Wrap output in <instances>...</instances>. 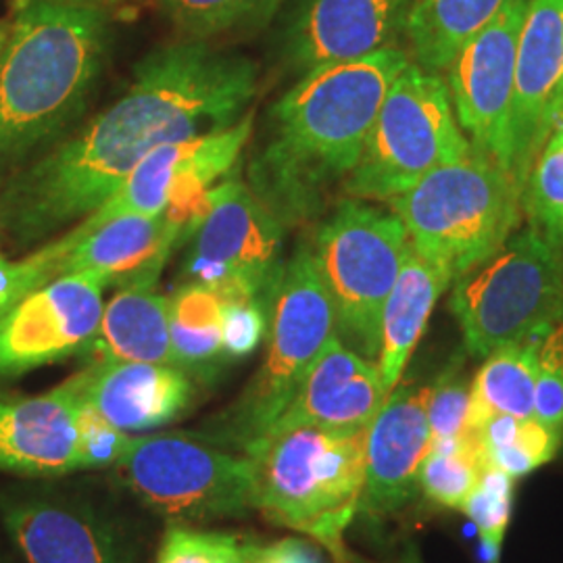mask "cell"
Here are the masks:
<instances>
[{"mask_svg": "<svg viewBox=\"0 0 563 563\" xmlns=\"http://www.w3.org/2000/svg\"><path fill=\"white\" fill-rule=\"evenodd\" d=\"M257 65L205 42L148 53L125 95L0 188V232L18 249L95 213L157 146L220 132L257 95Z\"/></svg>", "mask_w": 563, "mask_h": 563, "instance_id": "1", "label": "cell"}, {"mask_svg": "<svg viewBox=\"0 0 563 563\" xmlns=\"http://www.w3.org/2000/svg\"><path fill=\"white\" fill-rule=\"evenodd\" d=\"M411 63L399 46L316 67L274 102L246 186L284 225L316 218L362 157L393 81Z\"/></svg>", "mask_w": 563, "mask_h": 563, "instance_id": "2", "label": "cell"}, {"mask_svg": "<svg viewBox=\"0 0 563 563\" xmlns=\"http://www.w3.org/2000/svg\"><path fill=\"white\" fill-rule=\"evenodd\" d=\"M107 48L104 9L15 0L0 53V167L23 162L80 118Z\"/></svg>", "mask_w": 563, "mask_h": 563, "instance_id": "3", "label": "cell"}, {"mask_svg": "<svg viewBox=\"0 0 563 563\" xmlns=\"http://www.w3.org/2000/svg\"><path fill=\"white\" fill-rule=\"evenodd\" d=\"M367 428L272 430L242 453L255 467L257 509L349 563L344 532L360 514Z\"/></svg>", "mask_w": 563, "mask_h": 563, "instance_id": "4", "label": "cell"}, {"mask_svg": "<svg viewBox=\"0 0 563 563\" xmlns=\"http://www.w3.org/2000/svg\"><path fill=\"white\" fill-rule=\"evenodd\" d=\"M411 249L451 282L495 255L522 220V188L490 157L472 151L386 202Z\"/></svg>", "mask_w": 563, "mask_h": 563, "instance_id": "5", "label": "cell"}, {"mask_svg": "<svg viewBox=\"0 0 563 563\" xmlns=\"http://www.w3.org/2000/svg\"><path fill=\"white\" fill-rule=\"evenodd\" d=\"M311 244L342 344L378 362L384 302L411 242L399 216L369 201L346 199L320 223Z\"/></svg>", "mask_w": 563, "mask_h": 563, "instance_id": "6", "label": "cell"}, {"mask_svg": "<svg viewBox=\"0 0 563 563\" xmlns=\"http://www.w3.org/2000/svg\"><path fill=\"white\" fill-rule=\"evenodd\" d=\"M451 313L465 351H493L541 334L563 318V249L528 225L486 262L453 282Z\"/></svg>", "mask_w": 563, "mask_h": 563, "instance_id": "7", "label": "cell"}, {"mask_svg": "<svg viewBox=\"0 0 563 563\" xmlns=\"http://www.w3.org/2000/svg\"><path fill=\"white\" fill-rule=\"evenodd\" d=\"M441 74L409 63L393 81L362 157L342 190L351 199L388 202L423 176L472 153Z\"/></svg>", "mask_w": 563, "mask_h": 563, "instance_id": "8", "label": "cell"}, {"mask_svg": "<svg viewBox=\"0 0 563 563\" xmlns=\"http://www.w3.org/2000/svg\"><path fill=\"white\" fill-rule=\"evenodd\" d=\"M336 334L311 244L284 263L267 325V353L241 399L223 416L218 439L244 451L278 422L323 346Z\"/></svg>", "mask_w": 563, "mask_h": 563, "instance_id": "9", "label": "cell"}, {"mask_svg": "<svg viewBox=\"0 0 563 563\" xmlns=\"http://www.w3.org/2000/svg\"><path fill=\"white\" fill-rule=\"evenodd\" d=\"M115 470L142 504L174 522H207L257 509L251 457L192 437H132Z\"/></svg>", "mask_w": 563, "mask_h": 563, "instance_id": "10", "label": "cell"}, {"mask_svg": "<svg viewBox=\"0 0 563 563\" xmlns=\"http://www.w3.org/2000/svg\"><path fill=\"white\" fill-rule=\"evenodd\" d=\"M209 213L192 234L186 276L223 301H257L272 309L280 282L282 225L251 188L228 180L209 190Z\"/></svg>", "mask_w": 563, "mask_h": 563, "instance_id": "11", "label": "cell"}, {"mask_svg": "<svg viewBox=\"0 0 563 563\" xmlns=\"http://www.w3.org/2000/svg\"><path fill=\"white\" fill-rule=\"evenodd\" d=\"M563 109V0H528L499 165L523 188Z\"/></svg>", "mask_w": 563, "mask_h": 563, "instance_id": "12", "label": "cell"}, {"mask_svg": "<svg viewBox=\"0 0 563 563\" xmlns=\"http://www.w3.org/2000/svg\"><path fill=\"white\" fill-rule=\"evenodd\" d=\"M528 0H505L499 13L463 44L446 67L457 123L481 155L501 162L514 97L516 55Z\"/></svg>", "mask_w": 563, "mask_h": 563, "instance_id": "13", "label": "cell"}, {"mask_svg": "<svg viewBox=\"0 0 563 563\" xmlns=\"http://www.w3.org/2000/svg\"><path fill=\"white\" fill-rule=\"evenodd\" d=\"M107 286L84 274L46 282L0 313V378L81 353L97 332Z\"/></svg>", "mask_w": 563, "mask_h": 563, "instance_id": "14", "label": "cell"}, {"mask_svg": "<svg viewBox=\"0 0 563 563\" xmlns=\"http://www.w3.org/2000/svg\"><path fill=\"white\" fill-rule=\"evenodd\" d=\"M413 0H295L276 38L278 59L292 76L360 59L402 36Z\"/></svg>", "mask_w": 563, "mask_h": 563, "instance_id": "15", "label": "cell"}, {"mask_svg": "<svg viewBox=\"0 0 563 563\" xmlns=\"http://www.w3.org/2000/svg\"><path fill=\"white\" fill-rule=\"evenodd\" d=\"M180 230L165 213L123 216L99 228H74L59 241L38 249L53 280L84 274L104 286L155 288Z\"/></svg>", "mask_w": 563, "mask_h": 563, "instance_id": "16", "label": "cell"}, {"mask_svg": "<svg viewBox=\"0 0 563 563\" xmlns=\"http://www.w3.org/2000/svg\"><path fill=\"white\" fill-rule=\"evenodd\" d=\"M428 395L430 386L399 383L369 423L360 511L393 516L420 490V467L432 443Z\"/></svg>", "mask_w": 563, "mask_h": 563, "instance_id": "17", "label": "cell"}, {"mask_svg": "<svg viewBox=\"0 0 563 563\" xmlns=\"http://www.w3.org/2000/svg\"><path fill=\"white\" fill-rule=\"evenodd\" d=\"M67 386L128 434L174 422L197 393L190 374L169 363H88Z\"/></svg>", "mask_w": 563, "mask_h": 563, "instance_id": "18", "label": "cell"}, {"mask_svg": "<svg viewBox=\"0 0 563 563\" xmlns=\"http://www.w3.org/2000/svg\"><path fill=\"white\" fill-rule=\"evenodd\" d=\"M386 397L376 362L365 360L334 334L269 432L301 426L325 430L367 428Z\"/></svg>", "mask_w": 563, "mask_h": 563, "instance_id": "19", "label": "cell"}, {"mask_svg": "<svg viewBox=\"0 0 563 563\" xmlns=\"http://www.w3.org/2000/svg\"><path fill=\"white\" fill-rule=\"evenodd\" d=\"M78 409L67 383L38 397H0V470L21 476L84 470Z\"/></svg>", "mask_w": 563, "mask_h": 563, "instance_id": "20", "label": "cell"}, {"mask_svg": "<svg viewBox=\"0 0 563 563\" xmlns=\"http://www.w3.org/2000/svg\"><path fill=\"white\" fill-rule=\"evenodd\" d=\"M2 518L27 563H128L113 530L80 505L25 499Z\"/></svg>", "mask_w": 563, "mask_h": 563, "instance_id": "21", "label": "cell"}, {"mask_svg": "<svg viewBox=\"0 0 563 563\" xmlns=\"http://www.w3.org/2000/svg\"><path fill=\"white\" fill-rule=\"evenodd\" d=\"M88 363H169V299L155 288H120L102 307L101 322L81 351Z\"/></svg>", "mask_w": 563, "mask_h": 563, "instance_id": "22", "label": "cell"}, {"mask_svg": "<svg viewBox=\"0 0 563 563\" xmlns=\"http://www.w3.org/2000/svg\"><path fill=\"white\" fill-rule=\"evenodd\" d=\"M451 284L453 282L443 269L423 262L413 253V249L409 251L397 282L384 302L380 353L376 365L388 395L401 383L409 357L422 339L437 302Z\"/></svg>", "mask_w": 563, "mask_h": 563, "instance_id": "23", "label": "cell"}, {"mask_svg": "<svg viewBox=\"0 0 563 563\" xmlns=\"http://www.w3.org/2000/svg\"><path fill=\"white\" fill-rule=\"evenodd\" d=\"M505 0H413L402 25L409 59L443 74L465 42L493 20Z\"/></svg>", "mask_w": 563, "mask_h": 563, "instance_id": "24", "label": "cell"}, {"mask_svg": "<svg viewBox=\"0 0 563 563\" xmlns=\"http://www.w3.org/2000/svg\"><path fill=\"white\" fill-rule=\"evenodd\" d=\"M541 334L501 346L484 357L474 383L470 384V430H481L495 416H534Z\"/></svg>", "mask_w": 563, "mask_h": 563, "instance_id": "25", "label": "cell"}, {"mask_svg": "<svg viewBox=\"0 0 563 563\" xmlns=\"http://www.w3.org/2000/svg\"><path fill=\"white\" fill-rule=\"evenodd\" d=\"M222 311V297L197 282H188L169 299L172 355L186 374L207 376L225 363Z\"/></svg>", "mask_w": 563, "mask_h": 563, "instance_id": "26", "label": "cell"}, {"mask_svg": "<svg viewBox=\"0 0 563 563\" xmlns=\"http://www.w3.org/2000/svg\"><path fill=\"white\" fill-rule=\"evenodd\" d=\"M486 467L478 430H470L457 439L432 441L420 467L418 488L432 504L463 509Z\"/></svg>", "mask_w": 563, "mask_h": 563, "instance_id": "27", "label": "cell"}, {"mask_svg": "<svg viewBox=\"0 0 563 563\" xmlns=\"http://www.w3.org/2000/svg\"><path fill=\"white\" fill-rule=\"evenodd\" d=\"M486 463L511 476H528L551 462L563 443L562 432L532 418L495 416L478 430Z\"/></svg>", "mask_w": 563, "mask_h": 563, "instance_id": "28", "label": "cell"}, {"mask_svg": "<svg viewBox=\"0 0 563 563\" xmlns=\"http://www.w3.org/2000/svg\"><path fill=\"white\" fill-rule=\"evenodd\" d=\"M522 211L547 241L563 249V109L523 181Z\"/></svg>", "mask_w": 563, "mask_h": 563, "instance_id": "29", "label": "cell"}, {"mask_svg": "<svg viewBox=\"0 0 563 563\" xmlns=\"http://www.w3.org/2000/svg\"><path fill=\"white\" fill-rule=\"evenodd\" d=\"M280 0H162L163 13L184 41L205 42L265 20Z\"/></svg>", "mask_w": 563, "mask_h": 563, "instance_id": "30", "label": "cell"}, {"mask_svg": "<svg viewBox=\"0 0 563 563\" xmlns=\"http://www.w3.org/2000/svg\"><path fill=\"white\" fill-rule=\"evenodd\" d=\"M514 478L497 467H486L481 483L472 490L463 505V514L476 523L484 553L490 563H499L504 549L505 532L511 520L514 505Z\"/></svg>", "mask_w": 563, "mask_h": 563, "instance_id": "31", "label": "cell"}, {"mask_svg": "<svg viewBox=\"0 0 563 563\" xmlns=\"http://www.w3.org/2000/svg\"><path fill=\"white\" fill-rule=\"evenodd\" d=\"M251 544L234 534L169 528L157 563H251Z\"/></svg>", "mask_w": 563, "mask_h": 563, "instance_id": "32", "label": "cell"}, {"mask_svg": "<svg viewBox=\"0 0 563 563\" xmlns=\"http://www.w3.org/2000/svg\"><path fill=\"white\" fill-rule=\"evenodd\" d=\"M534 418L563 434V318L547 328L539 341Z\"/></svg>", "mask_w": 563, "mask_h": 563, "instance_id": "33", "label": "cell"}, {"mask_svg": "<svg viewBox=\"0 0 563 563\" xmlns=\"http://www.w3.org/2000/svg\"><path fill=\"white\" fill-rule=\"evenodd\" d=\"M428 423L432 441L457 439L470 432V384L460 365L449 367L430 386Z\"/></svg>", "mask_w": 563, "mask_h": 563, "instance_id": "34", "label": "cell"}, {"mask_svg": "<svg viewBox=\"0 0 563 563\" xmlns=\"http://www.w3.org/2000/svg\"><path fill=\"white\" fill-rule=\"evenodd\" d=\"M272 309L257 301H223L222 344L225 362L249 357L267 336Z\"/></svg>", "mask_w": 563, "mask_h": 563, "instance_id": "35", "label": "cell"}, {"mask_svg": "<svg viewBox=\"0 0 563 563\" xmlns=\"http://www.w3.org/2000/svg\"><path fill=\"white\" fill-rule=\"evenodd\" d=\"M78 432L84 470L115 467L132 443V434L107 422L101 413L81 401L78 409Z\"/></svg>", "mask_w": 563, "mask_h": 563, "instance_id": "36", "label": "cell"}, {"mask_svg": "<svg viewBox=\"0 0 563 563\" xmlns=\"http://www.w3.org/2000/svg\"><path fill=\"white\" fill-rule=\"evenodd\" d=\"M51 280V269L38 251L23 262H9L0 253V313Z\"/></svg>", "mask_w": 563, "mask_h": 563, "instance_id": "37", "label": "cell"}, {"mask_svg": "<svg viewBox=\"0 0 563 563\" xmlns=\"http://www.w3.org/2000/svg\"><path fill=\"white\" fill-rule=\"evenodd\" d=\"M251 563H322L320 553L305 541L282 539L278 543L251 544Z\"/></svg>", "mask_w": 563, "mask_h": 563, "instance_id": "38", "label": "cell"}, {"mask_svg": "<svg viewBox=\"0 0 563 563\" xmlns=\"http://www.w3.org/2000/svg\"><path fill=\"white\" fill-rule=\"evenodd\" d=\"M53 2H63V4H76V7H97V9H104L111 4H120L125 0H53Z\"/></svg>", "mask_w": 563, "mask_h": 563, "instance_id": "39", "label": "cell"}, {"mask_svg": "<svg viewBox=\"0 0 563 563\" xmlns=\"http://www.w3.org/2000/svg\"><path fill=\"white\" fill-rule=\"evenodd\" d=\"M402 563H422V560H420V555H418V551H416V549H407Z\"/></svg>", "mask_w": 563, "mask_h": 563, "instance_id": "40", "label": "cell"}, {"mask_svg": "<svg viewBox=\"0 0 563 563\" xmlns=\"http://www.w3.org/2000/svg\"><path fill=\"white\" fill-rule=\"evenodd\" d=\"M7 36H9V23L0 21V53H2V46L7 42Z\"/></svg>", "mask_w": 563, "mask_h": 563, "instance_id": "41", "label": "cell"}]
</instances>
